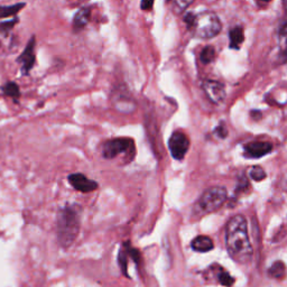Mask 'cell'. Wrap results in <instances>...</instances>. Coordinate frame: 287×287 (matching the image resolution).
<instances>
[{
  "instance_id": "44dd1931",
  "label": "cell",
  "mask_w": 287,
  "mask_h": 287,
  "mask_svg": "<svg viewBox=\"0 0 287 287\" xmlns=\"http://www.w3.org/2000/svg\"><path fill=\"white\" fill-rule=\"evenodd\" d=\"M194 0H174V5L176 8L177 11H183L185 10L187 7H190L192 3H193Z\"/></svg>"
},
{
  "instance_id": "5bb4252c",
  "label": "cell",
  "mask_w": 287,
  "mask_h": 287,
  "mask_svg": "<svg viewBox=\"0 0 287 287\" xmlns=\"http://www.w3.org/2000/svg\"><path fill=\"white\" fill-rule=\"evenodd\" d=\"M1 91L3 93V96L11 98V99L15 100L16 102L18 101V99L21 96L19 85L16 82H14V81H8V82L3 84L1 87Z\"/></svg>"
},
{
  "instance_id": "30bf717a",
  "label": "cell",
  "mask_w": 287,
  "mask_h": 287,
  "mask_svg": "<svg viewBox=\"0 0 287 287\" xmlns=\"http://www.w3.org/2000/svg\"><path fill=\"white\" fill-rule=\"evenodd\" d=\"M245 157L246 158H259L272 152L273 145L267 141H252L245 145Z\"/></svg>"
},
{
  "instance_id": "6da1fadb",
  "label": "cell",
  "mask_w": 287,
  "mask_h": 287,
  "mask_svg": "<svg viewBox=\"0 0 287 287\" xmlns=\"http://www.w3.org/2000/svg\"><path fill=\"white\" fill-rule=\"evenodd\" d=\"M226 247L228 254L235 263L249 264L252 259V246L248 234L246 218L237 214L226 226Z\"/></svg>"
},
{
  "instance_id": "ac0fdd59",
  "label": "cell",
  "mask_w": 287,
  "mask_h": 287,
  "mask_svg": "<svg viewBox=\"0 0 287 287\" xmlns=\"http://www.w3.org/2000/svg\"><path fill=\"white\" fill-rule=\"evenodd\" d=\"M19 23V18L17 16H15L14 18H11L9 20H5L0 23V33L3 34V35H7L9 34L17 24Z\"/></svg>"
},
{
  "instance_id": "d6986e66",
  "label": "cell",
  "mask_w": 287,
  "mask_h": 287,
  "mask_svg": "<svg viewBox=\"0 0 287 287\" xmlns=\"http://www.w3.org/2000/svg\"><path fill=\"white\" fill-rule=\"evenodd\" d=\"M201 61L204 64L211 63L214 58H216V50L213 46H205L202 53H201Z\"/></svg>"
},
{
  "instance_id": "603a6c76",
  "label": "cell",
  "mask_w": 287,
  "mask_h": 287,
  "mask_svg": "<svg viewBox=\"0 0 287 287\" xmlns=\"http://www.w3.org/2000/svg\"><path fill=\"white\" fill-rule=\"evenodd\" d=\"M154 1H155V0H141L140 8L143 10H151L154 6Z\"/></svg>"
},
{
  "instance_id": "7a4b0ae2",
  "label": "cell",
  "mask_w": 287,
  "mask_h": 287,
  "mask_svg": "<svg viewBox=\"0 0 287 287\" xmlns=\"http://www.w3.org/2000/svg\"><path fill=\"white\" fill-rule=\"evenodd\" d=\"M80 231V208L66 205L57 214V238L62 248H68L78 237Z\"/></svg>"
},
{
  "instance_id": "7402d4cb",
  "label": "cell",
  "mask_w": 287,
  "mask_h": 287,
  "mask_svg": "<svg viewBox=\"0 0 287 287\" xmlns=\"http://www.w3.org/2000/svg\"><path fill=\"white\" fill-rule=\"evenodd\" d=\"M214 132H216L220 138H226L227 135H228V130H227L226 125H224V123H220V125L216 128V131Z\"/></svg>"
},
{
  "instance_id": "4fadbf2b",
  "label": "cell",
  "mask_w": 287,
  "mask_h": 287,
  "mask_svg": "<svg viewBox=\"0 0 287 287\" xmlns=\"http://www.w3.org/2000/svg\"><path fill=\"white\" fill-rule=\"evenodd\" d=\"M229 40H230V49L238 50L240 49V45L245 41V33L241 26H237L231 29L229 32Z\"/></svg>"
},
{
  "instance_id": "3957f363",
  "label": "cell",
  "mask_w": 287,
  "mask_h": 287,
  "mask_svg": "<svg viewBox=\"0 0 287 287\" xmlns=\"http://www.w3.org/2000/svg\"><path fill=\"white\" fill-rule=\"evenodd\" d=\"M227 200V190L222 186H212L205 190L194 205L195 216L203 217L205 214L216 212Z\"/></svg>"
},
{
  "instance_id": "277c9868",
  "label": "cell",
  "mask_w": 287,
  "mask_h": 287,
  "mask_svg": "<svg viewBox=\"0 0 287 287\" xmlns=\"http://www.w3.org/2000/svg\"><path fill=\"white\" fill-rule=\"evenodd\" d=\"M191 28L193 29L195 36L200 38H213L220 34L222 24L217 14L207 10L194 16Z\"/></svg>"
},
{
  "instance_id": "cb8c5ba5",
  "label": "cell",
  "mask_w": 287,
  "mask_h": 287,
  "mask_svg": "<svg viewBox=\"0 0 287 287\" xmlns=\"http://www.w3.org/2000/svg\"><path fill=\"white\" fill-rule=\"evenodd\" d=\"M260 1H265V2H268V1H271V0H260Z\"/></svg>"
},
{
  "instance_id": "8992f818",
  "label": "cell",
  "mask_w": 287,
  "mask_h": 287,
  "mask_svg": "<svg viewBox=\"0 0 287 287\" xmlns=\"http://www.w3.org/2000/svg\"><path fill=\"white\" fill-rule=\"evenodd\" d=\"M35 47H36V37L35 35H32L29 38L26 46L23 50V52L19 54V57L16 58V62L20 65V71L23 75H28L29 72L33 70L34 65L36 63V54H35Z\"/></svg>"
},
{
  "instance_id": "ba28073f",
  "label": "cell",
  "mask_w": 287,
  "mask_h": 287,
  "mask_svg": "<svg viewBox=\"0 0 287 287\" xmlns=\"http://www.w3.org/2000/svg\"><path fill=\"white\" fill-rule=\"evenodd\" d=\"M203 91L214 105H220L226 99V88L219 81L207 80L202 84Z\"/></svg>"
},
{
  "instance_id": "52a82bcc",
  "label": "cell",
  "mask_w": 287,
  "mask_h": 287,
  "mask_svg": "<svg viewBox=\"0 0 287 287\" xmlns=\"http://www.w3.org/2000/svg\"><path fill=\"white\" fill-rule=\"evenodd\" d=\"M170 152L175 160H183L190 147V139L182 131H175L169 140Z\"/></svg>"
},
{
  "instance_id": "ffe728a7",
  "label": "cell",
  "mask_w": 287,
  "mask_h": 287,
  "mask_svg": "<svg viewBox=\"0 0 287 287\" xmlns=\"http://www.w3.org/2000/svg\"><path fill=\"white\" fill-rule=\"evenodd\" d=\"M250 177L254 179L256 182H259V181H263V179L266 178V172H265V170L263 167L259 166V165H255L252 166V169L250 170Z\"/></svg>"
},
{
  "instance_id": "8fae6325",
  "label": "cell",
  "mask_w": 287,
  "mask_h": 287,
  "mask_svg": "<svg viewBox=\"0 0 287 287\" xmlns=\"http://www.w3.org/2000/svg\"><path fill=\"white\" fill-rule=\"evenodd\" d=\"M191 247L194 251L208 252L213 249L214 245L212 239L208 237V235H198V237H195L193 240H192Z\"/></svg>"
},
{
  "instance_id": "2e32d148",
  "label": "cell",
  "mask_w": 287,
  "mask_h": 287,
  "mask_svg": "<svg viewBox=\"0 0 287 287\" xmlns=\"http://www.w3.org/2000/svg\"><path fill=\"white\" fill-rule=\"evenodd\" d=\"M214 267H216L217 271L214 274H217L218 283H219V284L225 287H231L234 284V278L231 276L228 272H226L225 269L218 266V264H214Z\"/></svg>"
},
{
  "instance_id": "5b68a950",
  "label": "cell",
  "mask_w": 287,
  "mask_h": 287,
  "mask_svg": "<svg viewBox=\"0 0 287 287\" xmlns=\"http://www.w3.org/2000/svg\"><path fill=\"white\" fill-rule=\"evenodd\" d=\"M102 148L105 158L109 160H113L121 153H126L128 157H132L135 153V143L130 138H115L106 141Z\"/></svg>"
},
{
  "instance_id": "9a60e30c",
  "label": "cell",
  "mask_w": 287,
  "mask_h": 287,
  "mask_svg": "<svg viewBox=\"0 0 287 287\" xmlns=\"http://www.w3.org/2000/svg\"><path fill=\"white\" fill-rule=\"evenodd\" d=\"M90 16H91V11L90 8H80L78 12L74 15L73 18V26L75 28H83L90 21Z\"/></svg>"
},
{
  "instance_id": "7c38bea8",
  "label": "cell",
  "mask_w": 287,
  "mask_h": 287,
  "mask_svg": "<svg viewBox=\"0 0 287 287\" xmlns=\"http://www.w3.org/2000/svg\"><path fill=\"white\" fill-rule=\"evenodd\" d=\"M26 7L25 2H16L14 5L0 6V19L9 18V17H15Z\"/></svg>"
},
{
  "instance_id": "e0dca14e",
  "label": "cell",
  "mask_w": 287,
  "mask_h": 287,
  "mask_svg": "<svg viewBox=\"0 0 287 287\" xmlns=\"http://www.w3.org/2000/svg\"><path fill=\"white\" fill-rule=\"evenodd\" d=\"M285 265L283 261H275L272 265V267L268 269L269 276H272L273 278H276V280H283L285 277Z\"/></svg>"
},
{
  "instance_id": "9c48e42d",
  "label": "cell",
  "mask_w": 287,
  "mask_h": 287,
  "mask_svg": "<svg viewBox=\"0 0 287 287\" xmlns=\"http://www.w3.org/2000/svg\"><path fill=\"white\" fill-rule=\"evenodd\" d=\"M67 179L76 191L82 192V193H90V192L96 191L98 188V183L92 181V179H89L84 174H71L68 175Z\"/></svg>"
}]
</instances>
